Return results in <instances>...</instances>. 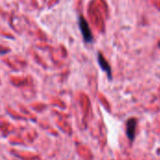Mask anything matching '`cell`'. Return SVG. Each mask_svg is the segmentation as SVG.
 Returning <instances> with one entry per match:
<instances>
[{
  "label": "cell",
  "instance_id": "obj_1",
  "mask_svg": "<svg viewBox=\"0 0 160 160\" xmlns=\"http://www.w3.org/2000/svg\"><path fill=\"white\" fill-rule=\"evenodd\" d=\"M79 25H80V29H81V32H82V35L83 37V39L85 42L87 43H90L93 41V35H92V32L90 30V27L87 23V22L85 21V19L81 16L80 17V20H79Z\"/></svg>",
  "mask_w": 160,
  "mask_h": 160
},
{
  "label": "cell",
  "instance_id": "obj_2",
  "mask_svg": "<svg viewBox=\"0 0 160 160\" xmlns=\"http://www.w3.org/2000/svg\"><path fill=\"white\" fill-rule=\"evenodd\" d=\"M98 63H99L100 68H102V70H104L108 74L109 78L111 79L112 78V69H111V67H110L109 63L106 61V59L104 58V56L101 53H98Z\"/></svg>",
  "mask_w": 160,
  "mask_h": 160
},
{
  "label": "cell",
  "instance_id": "obj_3",
  "mask_svg": "<svg viewBox=\"0 0 160 160\" xmlns=\"http://www.w3.org/2000/svg\"><path fill=\"white\" fill-rule=\"evenodd\" d=\"M135 128H136V121L134 119H131L128 122L127 125V131H128V135L129 137L130 140L134 139L135 136Z\"/></svg>",
  "mask_w": 160,
  "mask_h": 160
},
{
  "label": "cell",
  "instance_id": "obj_4",
  "mask_svg": "<svg viewBox=\"0 0 160 160\" xmlns=\"http://www.w3.org/2000/svg\"><path fill=\"white\" fill-rule=\"evenodd\" d=\"M159 47H160V43H159Z\"/></svg>",
  "mask_w": 160,
  "mask_h": 160
}]
</instances>
